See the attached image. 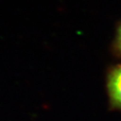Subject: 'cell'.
<instances>
[{
  "label": "cell",
  "mask_w": 121,
  "mask_h": 121,
  "mask_svg": "<svg viewBox=\"0 0 121 121\" xmlns=\"http://www.w3.org/2000/svg\"><path fill=\"white\" fill-rule=\"evenodd\" d=\"M107 92L110 105L121 110V64L113 66L108 71Z\"/></svg>",
  "instance_id": "obj_1"
},
{
  "label": "cell",
  "mask_w": 121,
  "mask_h": 121,
  "mask_svg": "<svg viewBox=\"0 0 121 121\" xmlns=\"http://www.w3.org/2000/svg\"><path fill=\"white\" fill-rule=\"evenodd\" d=\"M113 49L117 56H121V22L116 30L115 39L113 41Z\"/></svg>",
  "instance_id": "obj_2"
}]
</instances>
